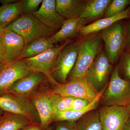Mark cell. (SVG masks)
<instances>
[{"label": "cell", "instance_id": "obj_3", "mask_svg": "<svg viewBox=\"0 0 130 130\" xmlns=\"http://www.w3.org/2000/svg\"><path fill=\"white\" fill-rule=\"evenodd\" d=\"M101 100L106 106L126 107L130 102V81L120 77L117 67L112 73L109 84Z\"/></svg>", "mask_w": 130, "mask_h": 130}, {"label": "cell", "instance_id": "obj_34", "mask_svg": "<svg viewBox=\"0 0 130 130\" xmlns=\"http://www.w3.org/2000/svg\"><path fill=\"white\" fill-rule=\"evenodd\" d=\"M17 1H15V0H0V3L2 4V5L11 4Z\"/></svg>", "mask_w": 130, "mask_h": 130}, {"label": "cell", "instance_id": "obj_22", "mask_svg": "<svg viewBox=\"0 0 130 130\" xmlns=\"http://www.w3.org/2000/svg\"><path fill=\"white\" fill-rule=\"evenodd\" d=\"M32 123L25 116L5 112L0 116V130H19Z\"/></svg>", "mask_w": 130, "mask_h": 130}, {"label": "cell", "instance_id": "obj_1", "mask_svg": "<svg viewBox=\"0 0 130 130\" xmlns=\"http://www.w3.org/2000/svg\"><path fill=\"white\" fill-rule=\"evenodd\" d=\"M102 40L101 34H97L79 42L76 61L70 73L69 79L86 76L89 68L101 52Z\"/></svg>", "mask_w": 130, "mask_h": 130}, {"label": "cell", "instance_id": "obj_32", "mask_svg": "<svg viewBox=\"0 0 130 130\" xmlns=\"http://www.w3.org/2000/svg\"><path fill=\"white\" fill-rule=\"evenodd\" d=\"M19 130H43L41 124H31L26 126Z\"/></svg>", "mask_w": 130, "mask_h": 130}, {"label": "cell", "instance_id": "obj_14", "mask_svg": "<svg viewBox=\"0 0 130 130\" xmlns=\"http://www.w3.org/2000/svg\"><path fill=\"white\" fill-rule=\"evenodd\" d=\"M32 15L45 26L55 30L60 29L66 20L57 12L55 0H43Z\"/></svg>", "mask_w": 130, "mask_h": 130}, {"label": "cell", "instance_id": "obj_29", "mask_svg": "<svg viewBox=\"0 0 130 130\" xmlns=\"http://www.w3.org/2000/svg\"><path fill=\"white\" fill-rule=\"evenodd\" d=\"M52 130H78L76 121H63L56 122Z\"/></svg>", "mask_w": 130, "mask_h": 130}, {"label": "cell", "instance_id": "obj_38", "mask_svg": "<svg viewBox=\"0 0 130 130\" xmlns=\"http://www.w3.org/2000/svg\"><path fill=\"white\" fill-rule=\"evenodd\" d=\"M5 112V111H4L0 108V116L3 114Z\"/></svg>", "mask_w": 130, "mask_h": 130}, {"label": "cell", "instance_id": "obj_18", "mask_svg": "<svg viewBox=\"0 0 130 130\" xmlns=\"http://www.w3.org/2000/svg\"><path fill=\"white\" fill-rule=\"evenodd\" d=\"M86 2L83 0H56V10L67 19L79 18L84 10Z\"/></svg>", "mask_w": 130, "mask_h": 130}, {"label": "cell", "instance_id": "obj_36", "mask_svg": "<svg viewBox=\"0 0 130 130\" xmlns=\"http://www.w3.org/2000/svg\"><path fill=\"white\" fill-rule=\"evenodd\" d=\"M6 28H3L0 26V37L2 36Z\"/></svg>", "mask_w": 130, "mask_h": 130}, {"label": "cell", "instance_id": "obj_9", "mask_svg": "<svg viewBox=\"0 0 130 130\" xmlns=\"http://www.w3.org/2000/svg\"><path fill=\"white\" fill-rule=\"evenodd\" d=\"M50 85H51L45 74L32 72L16 81L8 93L29 98Z\"/></svg>", "mask_w": 130, "mask_h": 130}, {"label": "cell", "instance_id": "obj_35", "mask_svg": "<svg viewBox=\"0 0 130 130\" xmlns=\"http://www.w3.org/2000/svg\"><path fill=\"white\" fill-rule=\"evenodd\" d=\"M124 130H130V117L126 124Z\"/></svg>", "mask_w": 130, "mask_h": 130}, {"label": "cell", "instance_id": "obj_28", "mask_svg": "<svg viewBox=\"0 0 130 130\" xmlns=\"http://www.w3.org/2000/svg\"><path fill=\"white\" fill-rule=\"evenodd\" d=\"M43 0H22L20 1L22 13L33 14L39 9Z\"/></svg>", "mask_w": 130, "mask_h": 130}, {"label": "cell", "instance_id": "obj_5", "mask_svg": "<svg viewBox=\"0 0 130 130\" xmlns=\"http://www.w3.org/2000/svg\"><path fill=\"white\" fill-rule=\"evenodd\" d=\"M70 40H67L61 45H55L37 56L23 59L31 71L43 73L46 76L51 85L56 87L60 84L53 79L51 76V71L60 52L70 44Z\"/></svg>", "mask_w": 130, "mask_h": 130}, {"label": "cell", "instance_id": "obj_31", "mask_svg": "<svg viewBox=\"0 0 130 130\" xmlns=\"http://www.w3.org/2000/svg\"><path fill=\"white\" fill-rule=\"evenodd\" d=\"M125 40L124 51L130 55V20L124 22Z\"/></svg>", "mask_w": 130, "mask_h": 130}, {"label": "cell", "instance_id": "obj_8", "mask_svg": "<svg viewBox=\"0 0 130 130\" xmlns=\"http://www.w3.org/2000/svg\"><path fill=\"white\" fill-rule=\"evenodd\" d=\"M53 92L60 96L84 98L92 102L100 92L91 84L86 76L69 79L67 83L53 88Z\"/></svg>", "mask_w": 130, "mask_h": 130}, {"label": "cell", "instance_id": "obj_6", "mask_svg": "<svg viewBox=\"0 0 130 130\" xmlns=\"http://www.w3.org/2000/svg\"><path fill=\"white\" fill-rule=\"evenodd\" d=\"M0 108L4 111L25 116L33 124H40L37 110L28 98L5 93L0 95Z\"/></svg>", "mask_w": 130, "mask_h": 130}, {"label": "cell", "instance_id": "obj_2", "mask_svg": "<svg viewBox=\"0 0 130 130\" xmlns=\"http://www.w3.org/2000/svg\"><path fill=\"white\" fill-rule=\"evenodd\" d=\"M6 29L21 36L25 46L39 38L49 37L56 30L45 26L32 14H24L13 22Z\"/></svg>", "mask_w": 130, "mask_h": 130}, {"label": "cell", "instance_id": "obj_12", "mask_svg": "<svg viewBox=\"0 0 130 130\" xmlns=\"http://www.w3.org/2000/svg\"><path fill=\"white\" fill-rule=\"evenodd\" d=\"M99 112L102 130H124L130 117L125 106H105Z\"/></svg>", "mask_w": 130, "mask_h": 130}, {"label": "cell", "instance_id": "obj_13", "mask_svg": "<svg viewBox=\"0 0 130 130\" xmlns=\"http://www.w3.org/2000/svg\"><path fill=\"white\" fill-rule=\"evenodd\" d=\"M32 72L23 59L3 64L0 67V95L8 93L16 81Z\"/></svg>", "mask_w": 130, "mask_h": 130}, {"label": "cell", "instance_id": "obj_20", "mask_svg": "<svg viewBox=\"0 0 130 130\" xmlns=\"http://www.w3.org/2000/svg\"><path fill=\"white\" fill-rule=\"evenodd\" d=\"M112 0H89L86 1L85 8L79 18L87 20L100 19L104 16L106 9Z\"/></svg>", "mask_w": 130, "mask_h": 130}, {"label": "cell", "instance_id": "obj_26", "mask_svg": "<svg viewBox=\"0 0 130 130\" xmlns=\"http://www.w3.org/2000/svg\"><path fill=\"white\" fill-rule=\"evenodd\" d=\"M118 66V72L121 78L130 81V55L123 51L119 59Z\"/></svg>", "mask_w": 130, "mask_h": 130}, {"label": "cell", "instance_id": "obj_17", "mask_svg": "<svg viewBox=\"0 0 130 130\" xmlns=\"http://www.w3.org/2000/svg\"><path fill=\"white\" fill-rule=\"evenodd\" d=\"M129 18H130V12L128 7L124 11L116 16L100 19L88 25L83 26L80 28L79 33L84 36H87L102 31L118 21Z\"/></svg>", "mask_w": 130, "mask_h": 130}, {"label": "cell", "instance_id": "obj_21", "mask_svg": "<svg viewBox=\"0 0 130 130\" xmlns=\"http://www.w3.org/2000/svg\"><path fill=\"white\" fill-rule=\"evenodd\" d=\"M55 45L50 41L48 37H41L35 39L25 46L19 60L37 56Z\"/></svg>", "mask_w": 130, "mask_h": 130}, {"label": "cell", "instance_id": "obj_41", "mask_svg": "<svg viewBox=\"0 0 130 130\" xmlns=\"http://www.w3.org/2000/svg\"><path fill=\"white\" fill-rule=\"evenodd\" d=\"M129 11H130V6H129Z\"/></svg>", "mask_w": 130, "mask_h": 130}, {"label": "cell", "instance_id": "obj_27", "mask_svg": "<svg viewBox=\"0 0 130 130\" xmlns=\"http://www.w3.org/2000/svg\"><path fill=\"white\" fill-rule=\"evenodd\" d=\"M76 98L70 96H59L53 104L54 113L69 110Z\"/></svg>", "mask_w": 130, "mask_h": 130}, {"label": "cell", "instance_id": "obj_24", "mask_svg": "<svg viewBox=\"0 0 130 130\" xmlns=\"http://www.w3.org/2000/svg\"><path fill=\"white\" fill-rule=\"evenodd\" d=\"M78 130H102L99 111H91L76 122Z\"/></svg>", "mask_w": 130, "mask_h": 130}, {"label": "cell", "instance_id": "obj_23", "mask_svg": "<svg viewBox=\"0 0 130 130\" xmlns=\"http://www.w3.org/2000/svg\"><path fill=\"white\" fill-rule=\"evenodd\" d=\"M22 13L20 1L0 7V26L6 28Z\"/></svg>", "mask_w": 130, "mask_h": 130}, {"label": "cell", "instance_id": "obj_37", "mask_svg": "<svg viewBox=\"0 0 130 130\" xmlns=\"http://www.w3.org/2000/svg\"><path fill=\"white\" fill-rule=\"evenodd\" d=\"M126 108L128 109V111L130 113V102L126 106Z\"/></svg>", "mask_w": 130, "mask_h": 130}, {"label": "cell", "instance_id": "obj_40", "mask_svg": "<svg viewBox=\"0 0 130 130\" xmlns=\"http://www.w3.org/2000/svg\"><path fill=\"white\" fill-rule=\"evenodd\" d=\"M3 64H3V63H0V67H1V66H2V65Z\"/></svg>", "mask_w": 130, "mask_h": 130}, {"label": "cell", "instance_id": "obj_4", "mask_svg": "<svg viewBox=\"0 0 130 130\" xmlns=\"http://www.w3.org/2000/svg\"><path fill=\"white\" fill-rule=\"evenodd\" d=\"M102 39L105 43V54L111 64L118 62L124 47V22L118 21L102 31Z\"/></svg>", "mask_w": 130, "mask_h": 130}, {"label": "cell", "instance_id": "obj_19", "mask_svg": "<svg viewBox=\"0 0 130 130\" xmlns=\"http://www.w3.org/2000/svg\"><path fill=\"white\" fill-rule=\"evenodd\" d=\"M104 89L100 91L97 96L88 105L81 110H68L54 113L52 117V123L63 121H76L86 113L94 110L100 101L101 97L105 90Z\"/></svg>", "mask_w": 130, "mask_h": 130}, {"label": "cell", "instance_id": "obj_7", "mask_svg": "<svg viewBox=\"0 0 130 130\" xmlns=\"http://www.w3.org/2000/svg\"><path fill=\"white\" fill-rule=\"evenodd\" d=\"M79 42L70 43L66 46L58 55L51 73V76L58 83L67 82V78L76 61L79 50Z\"/></svg>", "mask_w": 130, "mask_h": 130}, {"label": "cell", "instance_id": "obj_30", "mask_svg": "<svg viewBox=\"0 0 130 130\" xmlns=\"http://www.w3.org/2000/svg\"><path fill=\"white\" fill-rule=\"evenodd\" d=\"M90 102L87 99L76 98L73 101L72 106L69 110L78 111L81 110L88 105Z\"/></svg>", "mask_w": 130, "mask_h": 130}, {"label": "cell", "instance_id": "obj_10", "mask_svg": "<svg viewBox=\"0 0 130 130\" xmlns=\"http://www.w3.org/2000/svg\"><path fill=\"white\" fill-rule=\"evenodd\" d=\"M53 88L51 85H49L29 98L37 110L40 124L43 130H47L52 123L53 104L59 96L54 94Z\"/></svg>", "mask_w": 130, "mask_h": 130}, {"label": "cell", "instance_id": "obj_25", "mask_svg": "<svg viewBox=\"0 0 130 130\" xmlns=\"http://www.w3.org/2000/svg\"><path fill=\"white\" fill-rule=\"evenodd\" d=\"M130 6V0H112L104 14V18L116 16L124 11Z\"/></svg>", "mask_w": 130, "mask_h": 130}, {"label": "cell", "instance_id": "obj_16", "mask_svg": "<svg viewBox=\"0 0 130 130\" xmlns=\"http://www.w3.org/2000/svg\"><path fill=\"white\" fill-rule=\"evenodd\" d=\"M86 21L79 18L66 20L60 30L48 37L49 40L54 44L70 40L79 33L80 28Z\"/></svg>", "mask_w": 130, "mask_h": 130}, {"label": "cell", "instance_id": "obj_39", "mask_svg": "<svg viewBox=\"0 0 130 130\" xmlns=\"http://www.w3.org/2000/svg\"><path fill=\"white\" fill-rule=\"evenodd\" d=\"M47 130H52V128H51V127H50L49 126V128L47 129Z\"/></svg>", "mask_w": 130, "mask_h": 130}, {"label": "cell", "instance_id": "obj_15", "mask_svg": "<svg viewBox=\"0 0 130 130\" xmlns=\"http://www.w3.org/2000/svg\"><path fill=\"white\" fill-rule=\"evenodd\" d=\"M2 37L5 46L3 59L5 64L19 60L25 46L23 38L15 32L6 29Z\"/></svg>", "mask_w": 130, "mask_h": 130}, {"label": "cell", "instance_id": "obj_33", "mask_svg": "<svg viewBox=\"0 0 130 130\" xmlns=\"http://www.w3.org/2000/svg\"><path fill=\"white\" fill-rule=\"evenodd\" d=\"M5 46L2 36L0 37V63L5 64L3 59Z\"/></svg>", "mask_w": 130, "mask_h": 130}, {"label": "cell", "instance_id": "obj_11", "mask_svg": "<svg viewBox=\"0 0 130 130\" xmlns=\"http://www.w3.org/2000/svg\"><path fill=\"white\" fill-rule=\"evenodd\" d=\"M104 51H101L87 71L86 76L98 92L106 87L112 69Z\"/></svg>", "mask_w": 130, "mask_h": 130}]
</instances>
